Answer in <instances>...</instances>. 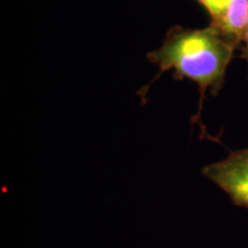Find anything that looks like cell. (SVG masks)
I'll return each mask as SVG.
<instances>
[{"instance_id":"6da1fadb","label":"cell","mask_w":248,"mask_h":248,"mask_svg":"<svg viewBox=\"0 0 248 248\" xmlns=\"http://www.w3.org/2000/svg\"><path fill=\"white\" fill-rule=\"evenodd\" d=\"M235 48L213 24L195 30L176 26L168 31L161 47L148 53L147 58L160 67V74L172 69L175 78H188L199 85L200 117L204 93L210 90L216 95L221 91Z\"/></svg>"},{"instance_id":"7a4b0ae2","label":"cell","mask_w":248,"mask_h":248,"mask_svg":"<svg viewBox=\"0 0 248 248\" xmlns=\"http://www.w3.org/2000/svg\"><path fill=\"white\" fill-rule=\"evenodd\" d=\"M204 177L221 187L237 206L248 209V148L202 169Z\"/></svg>"},{"instance_id":"3957f363","label":"cell","mask_w":248,"mask_h":248,"mask_svg":"<svg viewBox=\"0 0 248 248\" xmlns=\"http://www.w3.org/2000/svg\"><path fill=\"white\" fill-rule=\"evenodd\" d=\"M247 23L248 0H231L221 16L215 22H210L237 47L241 45Z\"/></svg>"},{"instance_id":"277c9868","label":"cell","mask_w":248,"mask_h":248,"mask_svg":"<svg viewBox=\"0 0 248 248\" xmlns=\"http://www.w3.org/2000/svg\"><path fill=\"white\" fill-rule=\"evenodd\" d=\"M197 1L209 14L210 22H215L224 12L226 6L230 4L231 0H197Z\"/></svg>"},{"instance_id":"5b68a950","label":"cell","mask_w":248,"mask_h":248,"mask_svg":"<svg viewBox=\"0 0 248 248\" xmlns=\"http://www.w3.org/2000/svg\"><path fill=\"white\" fill-rule=\"evenodd\" d=\"M241 46H243V57L248 63V23H247L246 30H245L244 32L243 40H241Z\"/></svg>"}]
</instances>
